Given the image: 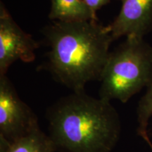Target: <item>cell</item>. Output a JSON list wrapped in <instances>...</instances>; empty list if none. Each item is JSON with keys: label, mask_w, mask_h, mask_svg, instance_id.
<instances>
[{"label": "cell", "mask_w": 152, "mask_h": 152, "mask_svg": "<svg viewBox=\"0 0 152 152\" xmlns=\"http://www.w3.org/2000/svg\"><path fill=\"white\" fill-rule=\"evenodd\" d=\"M43 34L49 48L46 67L55 80L74 92L100 80L113 42L108 26L97 20L52 21Z\"/></svg>", "instance_id": "obj_1"}, {"label": "cell", "mask_w": 152, "mask_h": 152, "mask_svg": "<svg viewBox=\"0 0 152 152\" xmlns=\"http://www.w3.org/2000/svg\"><path fill=\"white\" fill-rule=\"evenodd\" d=\"M49 136L60 152H111L121 121L111 102L83 92L62 96L47 109Z\"/></svg>", "instance_id": "obj_2"}, {"label": "cell", "mask_w": 152, "mask_h": 152, "mask_svg": "<svg viewBox=\"0 0 152 152\" xmlns=\"http://www.w3.org/2000/svg\"><path fill=\"white\" fill-rule=\"evenodd\" d=\"M152 79V47L144 37H128L110 52L99 82V97L128 102Z\"/></svg>", "instance_id": "obj_3"}, {"label": "cell", "mask_w": 152, "mask_h": 152, "mask_svg": "<svg viewBox=\"0 0 152 152\" xmlns=\"http://www.w3.org/2000/svg\"><path fill=\"white\" fill-rule=\"evenodd\" d=\"M38 128L35 112L20 98L7 75H0V136L12 143Z\"/></svg>", "instance_id": "obj_4"}, {"label": "cell", "mask_w": 152, "mask_h": 152, "mask_svg": "<svg viewBox=\"0 0 152 152\" xmlns=\"http://www.w3.org/2000/svg\"><path fill=\"white\" fill-rule=\"evenodd\" d=\"M39 42L24 31L4 6L0 7V75H7L15 62H33Z\"/></svg>", "instance_id": "obj_5"}, {"label": "cell", "mask_w": 152, "mask_h": 152, "mask_svg": "<svg viewBox=\"0 0 152 152\" xmlns=\"http://www.w3.org/2000/svg\"><path fill=\"white\" fill-rule=\"evenodd\" d=\"M119 14L108 25L113 41L121 37H144L152 30V0H122Z\"/></svg>", "instance_id": "obj_6"}, {"label": "cell", "mask_w": 152, "mask_h": 152, "mask_svg": "<svg viewBox=\"0 0 152 152\" xmlns=\"http://www.w3.org/2000/svg\"><path fill=\"white\" fill-rule=\"evenodd\" d=\"M49 18L52 21L78 22L96 20L84 0H52Z\"/></svg>", "instance_id": "obj_7"}, {"label": "cell", "mask_w": 152, "mask_h": 152, "mask_svg": "<svg viewBox=\"0 0 152 152\" xmlns=\"http://www.w3.org/2000/svg\"><path fill=\"white\" fill-rule=\"evenodd\" d=\"M52 139L40 128L19 138L11 144L7 152H56Z\"/></svg>", "instance_id": "obj_8"}, {"label": "cell", "mask_w": 152, "mask_h": 152, "mask_svg": "<svg viewBox=\"0 0 152 152\" xmlns=\"http://www.w3.org/2000/svg\"><path fill=\"white\" fill-rule=\"evenodd\" d=\"M145 94L138 102L137 108V134L148 144L152 149V143L148 134V125L152 117V79L146 87Z\"/></svg>", "instance_id": "obj_9"}, {"label": "cell", "mask_w": 152, "mask_h": 152, "mask_svg": "<svg viewBox=\"0 0 152 152\" xmlns=\"http://www.w3.org/2000/svg\"><path fill=\"white\" fill-rule=\"evenodd\" d=\"M84 1L92 12L96 14V11L104 5L109 3L110 0H84Z\"/></svg>", "instance_id": "obj_10"}, {"label": "cell", "mask_w": 152, "mask_h": 152, "mask_svg": "<svg viewBox=\"0 0 152 152\" xmlns=\"http://www.w3.org/2000/svg\"><path fill=\"white\" fill-rule=\"evenodd\" d=\"M151 152H152V149H151Z\"/></svg>", "instance_id": "obj_11"}]
</instances>
